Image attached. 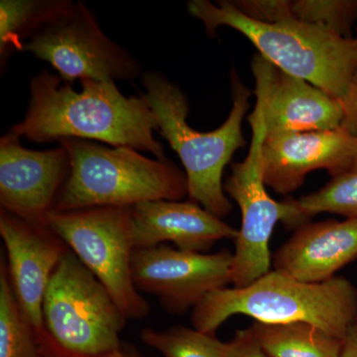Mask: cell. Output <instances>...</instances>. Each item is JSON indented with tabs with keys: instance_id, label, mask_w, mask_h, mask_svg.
Returning <instances> with one entry per match:
<instances>
[{
	"instance_id": "44dd1931",
	"label": "cell",
	"mask_w": 357,
	"mask_h": 357,
	"mask_svg": "<svg viewBox=\"0 0 357 357\" xmlns=\"http://www.w3.org/2000/svg\"><path fill=\"white\" fill-rule=\"evenodd\" d=\"M307 217L321 213L357 218V170L335 176L319 191L297 199Z\"/></svg>"
},
{
	"instance_id": "52a82bcc",
	"label": "cell",
	"mask_w": 357,
	"mask_h": 357,
	"mask_svg": "<svg viewBox=\"0 0 357 357\" xmlns=\"http://www.w3.org/2000/svg\"><path fill=\"white\" fill-rule=\"evenodd\" d=\"M255 77L256 103L248 116L252 129L250 147L243 161L232 164L231 175L223 185L225 194L236 202L241 213L232 262L231 283L236 288L245 287L270 271V238L277 223L297 229L311 220L301 210L297 199L277 202L268 195L262 164V147L267 133L266 77L261 73Z\"/></svg>"
},
{
	"instance_id": "cb8c5ba5",
	"label": "cell",
	"mask_w": 357,
	"mask_h": 357,
	"mask_svg": "<svg viewBox=\"0 0 357 357\" xmlns=\"http://www.w3.org/2000/svg\"><path fill=\"white\" fill-rule=\"evenodd\" d=\"M225 357H270L256 337L252 326L238 330L225 342Z\"/></svg>"
},
{
	"instance_id": "5b68a950",
	"label": "cell",
	"mask_w": 357,
	"mask_h": 357,
	"mask_svg": "<svg viewBox=\"0 0 357 357\" xmlns=\"http://www.w3.org/2000/svg\"><path fill=\"white\" fill-rule=\"evenodd\" d=\"M70 172L52 211L98 206L133 208L151 201H181L188 196L187 176L173 162L143 156L130 147L93 141L62 139Z\"/></svg>"
},
{
	"instance_id": "7402d4cb",
	"label": "cell",
	"mask_w": 357,
	"mask_h": 357,
	"mask_svg": "<svg viewBox=\"0 0 357 357\" xmlns=\"http://www.w3.org/2000/svg\"><path fill=\"white\" fill-rule=\"evenodd\" d=\"M291 7L296 20L324 26L347 38L357 24V0H295Z\"/></svg>"
},
{
	"instance_id": "603a6c76",
	"label": "cell",
	"mask_w": 357,
	"mask_h": 357,
	"mask_svg": "<svg viewBox=\"0 0 357 357\" xmlns=\"http://www.w3.org/2000/svg\"><path fill=\"white\" fill-rule=\"evenodd\" d=\"M232 6L249 20L275 24L294 17L291 1L287 0H234Z\"/></svg>"
},
{
	"instance_id": "3957f363",
	"label": "cell",
	"mask_w": 357,
	"mask_h": 357,
	"mask_svg": "<svg viewBox=\"0 0 357 357\" xmlns=\"http://www.w3.org/2000/svg\"><path fill=\"white\" fill-rule=\"evenodd\" d=\"M237 314L270 325L307 323L342 340L357 318V288L344 277L307 283L270 270L245 287L208 294L192 310V326L215 333Z\"/></svg>"
},
{
	"instance_id": "277c9868",
	"label": "cell",
	"mask_w": 357,
	"mask_h": 357,
	"mask_svg": "<svg viewBox=\"0 0 357 357\" xmlns=\"http://www.w3.org/2000/svg\"><path fill=\"white\" fill-rule=\"evenodd\" d=\"M232 109L220 128L199 132L189 126V100L180 86L164 75L147 72L141 76L144 96L158 121V133L178 154L187 176L190 201L222 218L232 211L223 189L222 174L237 150L245 146L243 121L250 91L232 70Z\"/></svg>"
},
{
	"instance_id": "7a4b0ae2",
	"label": "cell",
	"mask_w": 357,
	"mask_h": 357,
	"mask_svg": "<svg viewBox=\"0 0 357 357\" xmlns=\"http://www.w3.org/2000/svg\"><path fill=\"white\" fill-rule=\"evenodd\" d=\"M187 10L204 23L208 36L220 26L245 36L277 69L321 89L342 102L357 73V33L340 36L328 28L291 18L275 24L249 20L231 1L191 0Z\"/></svg>"
},
{
	"instance_id": "d6986e66",
	"label": "cell",
	"mask_w": 357,
	"mask_h": 357,
	"mask_svg": "<svg viewBox=\"0 0 357 357\" xmlns=\"http://www.w3.org/2000/svg\"><path fill=\"white\" fill-rule=\"evenodd\" d=\"M0 357H49L43 338L18 306L6 260H0Z\"/></svg>"
},
{
	"instance_id": "8fae6325",
	"label": "cell",
	"mask_w": 357,
	"mask_h": 357,
	"mask_svg": "<svg viewBox=\"0 0 357 357\" xmlns=\"http://www.w3.org/2000/svg\"><path fill=\"white\" fill-rule=\"evenodd\" d=\"M70 172L69 154L62 145L42 151L27 149L21 138L7 132L0 139L1 210L46 225Z\"/></svg>"
},
{
	"instance_id": "4316f807",
	"label": "cell",
	"mask_w": 357,
	"mask_h": 357,
	"mask_svg": "<svg viewBox=\"0 0 357 357\" xmlns=\"http://www.w3.org/2000/svg\"><path fill=\"white\" fill-rule=\"evenodd\" d=\"M100 357H144L134 345L122 342L121 347L109 354Z\"/></svg>"
},
{
	"instance_id": "ba28073f",
	"label": "cell",
	"mask_w": 357,
	"mask_h": 357,
	"mask_svg": "<svg viewBox=\"0 0 357 357\" xmlns=\"http://www.w3.org/2000/svg\"><path fill=\"white\" fill-rule=\"evenodd\" d=\"M46 225L107 288L126 318H146L149 303L131 273L135 250L131 208L51 211Z\"/></svg>"
},
{
	"instance_id": "7c38bea8",
	"label": "cell",
	"mask_w": 357,
	"mask_h": 357,
	"mask_svg": "<svg viewBox=\"0 0 357 357\" xmlns=\"http://www.w3.org/2000/svg\"><path fill=\"white\" fill-rule=\"evenodd\" d=\"M0 236L18 306L40 337L46 340L42 314L45 293L69 248L46 225L27 222L3 210L0 211Z\"/></svg>"
},
{
	"instance_id": "ffe728a7",
	"label": "cell",
	"mask_w": 357,
	"mask_h": 357,
	"mask_svg": "<svg viewBox=\"0 0 357 357\" xmlns=\"http://www.w3.org/2000/svg\"><path fill=\"white\" fill-rule=\"evenodd\" d=\"M141 340L163 357H225V342L215 333L177 325L165 330L143 328Z\"/></svg>"
},
{
	"instance_id": "8992f818",
	"label": "cell",
	"mask_w": 357,
	"mask_h": 357,
	"mask_svg": "<svg viewBox=\"0 0 357 357\" xmlns=\"http://www.w3.org/2000/svg\"><path fill=\"white\" fill-rule=\"evenodd\" d=\"M50 357H100L119 349L124 312L74 252L63 256L42 307Z\"/></svg>"
},
{
	"instance_id": "e0dca14e",
	"label": "cell",
	"mask_w": 357,
	"mask_h": 357,
	"mask_svg": "<svg viewBox=\"0 0 357 357\" xmlns=\"http://www.w3.org/2000/svg\"><path fill=\"white\" fill-rule=\"evenodd\" d=\"M256 337L270 357H340L342 340L307 323H257Z\"/></svg>"
},
{
	"instance_id": "6da1fadb",
	"label": "cell",
	"mask_w": 357,
	"mask_h": 357,
	"mask_svg": "<svg viewBox=\"0 0 357 357\" xmlns=\"http://www.w3.org/2000/svg\"><path fill=\"white\" fill-rule=\"evenodd\" d=\"M81 86L75 91L59 75L42 70L30 81L24 119L8 133L34 143L100 141L167 159L163 145L154 137L158 121L144 93L126 96L114 82L83 81Z\"/></svg>"
},
{
	"instance_id": "9a60e30c",
	"label": "cell",
	"mask_w": 357,
	"mask_h": 357,
	"mask_svg": "<svg viewBox=\"0 0 357 357\" xmlns=\"http://www.w3.org/2000/svg\"><path fill=\"white\" fill-rule=\"evenodd\" d=\"M357 258V218L307 222L272 259L274 270L307 283H321Z\"/></svg>"
},
{
	"instance_id": "2e32d148",
	"label": "cell",
	"mask_w": 357,
	"mask_h": 357,
	"mask_svg": "<svg viewBox=\"0 0 357 357\" xmlns=\"http://www.w3.org/2000/svg\"><path fill=\"white\" fill-rule=\"evenodd\" d=\"M342 119L340 100L304 79L282 72L267 61V135L335 130L342 126Z\"/></svg>"
},
{
	"instance_id": "ac0fdd59",
	"label": "cell",
	"mask_w": 357,
	"mask_h": 357,
	"mask_svg": "<svg viewBox=\"0 0 357 357\" xmlns=\"http://www.w3.org/2000/svg\"><path fill=\"white\" fill-rule=\"evenodd\" d=\"M70 0H1L0 1V62L23 52L24 44L57 16Z\"/></svg>"
},
{
	"instance_id": "d4e9b609",
	"label": "cell",
	"mask_w": 357,
	"mask_h": 357,
	"mask_svg": "<svg viewBox=\"0 0 357 357\" xmlns=\"http://www.w3.org/2000/svg\"><path fill=\"white\" fill-rule=\"evenodd\" d=\"M342 102L344 107V119L340 128L357 136V73Z\"/></svg>"
},
{
	"instance_id": "484cf974",
	"label": "cell",
	"mask_w": 357,
	"mask_h": 357,
	"mask_svg": "<svg viewBox=\"0 0 357 357\" xmlns=\"http://www.w3.org/2000/svg\"><path fill=\"white\" fill-rule=\"evenodd\" d=\"M340 357H357V318L342 340Z\"/></svg>"
},
{
	"instance_id": "30bf717a",
	"label": "cell",
	"mask_w": 357,
	"mask_h": 357,
	"mask_svg": "<svg viewBox=\"0 0 357 357\" xmlns=\"http://www.w3.org/2000/svg\"><path fill=\"white\" fill-rule=\"evenodd\" d=\"M234 252L178 250L167 244L135 248L131 260L134 285L158 298L167 312L183 316L213 291L231 283Z\"/></svg>"
},
{
	"instance_id": "9c48e42d",
	"label": "cell",
	"mask_w": 357,
	"mask_h": 357,
	"mask_svg": "<svg viewBox=\"0 0 357 357\" xmlns=\"http://www.w3.org/2000/svg\"><path fill=\"white\" fill-rule=\"evenodd\" d=\"M68 83L133 81L141 75L135 57L105 35L84 2L70 1L24 44Z\"/></svg>"
},
{
	"instance_id": "4fadbf2b",
	"label": "cell",
	"mask_w": 357,
	"mask_h": 357,
	"mask_svg": "<svg viewBox=\"0 0 357 357\" xmlns=\"http://www.w3.org/2000/svg\"><path fill=\"white\" fill-rule=\"evenodd\" d=\"M357 136L342 128L267 135L262 147L265 184L278 194L299 189L307 174L325 169L332 177L354 170Z\"/></svg>"
},
{
	"instance_id": "5bb4252c",
	"label": "cell",
	"mask_w": 357,
	"mask_h": 357,
	"mask_svg": "<svg viewBox=\"0 0 357 357\" xmlns=\"http://www.w3.org/2000/svg\"><path fill=\"white\" fill-rule=\"evenodd\" d=\"M135 248L165 243L178 250L206 253L222 239H236L238 229L192 201H151L131 208Z\"/></svg>"
},
{
	"instance_id": "83f0119b",
	"label": "cell",
	"mask_w": 357,
	"mask_h": 357,
	"mask_svg": "<svg viewBox=\"0 0 357 357\" xmlns=\"http://www.w3.org/2000/svg\"><path fill=\"white\" fill-rule=\"evenodd\" d=\"M356 170H357V158H356V164H354V170H352V171H356Z\"/></svg>"
}]
</instances>
